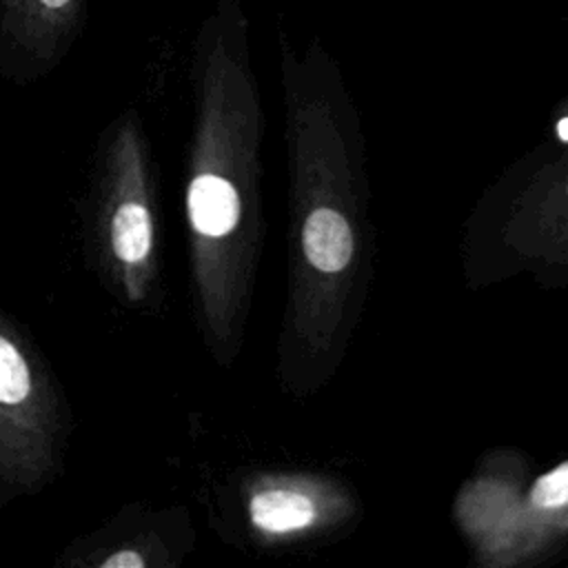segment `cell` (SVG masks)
Here are the masks:
<instances>
[{
	"instance_id": "1",
	"label": "cell",
	"mask_w": 568,
	"mask_h": 568,
	"mask_svg": "<svg viewBox=\"0 0 568 568\" xmlns=\"http://www.w3.org/2000/svg\"><path fill=\"white\" fill-rule=\"evenodd\" d=\"M71 408L31 335L0 308V510L64 470Z\"/></svg>"
},
{
	"instance_id": "2",
	"label": "cell",
	"mask_w": 568,
	"mask_h": 568,
	"mask_svg": "<svg viewBox=\"0 0 568 568\" xmlns=\"http://www.w3.org/2000/svg\"><path fill=\"white\" fill-rule=\"evenodd\" d=\"M93 246L115 293L144 304L158 275L151 151L140 118L122 113L100 146L93 189Z\"/></svg>"
},
{
	"instance_id": "3",
	"label": "cell",
	"mask_w": 568,
	"mask_h": 568,
	"mask_svg": "<svg viewBox=\"0 0 568 568\" xmlns=\"http://www.w3.org/2000/svg\"><path fill=\"white\" fill-rule=\"evenodd\" d=\"M87 0H0V69L16 82L51 71L75 42Z\"/></svg>"
},
{
	"instance_id": "4",
	"label": "cell",
	"mask_w": 568,
	"mask_h": 568,
	"mask_svg": "<svg viewBox=\"0 0 568 568\" xmlns=\"http://www.w3.org/2000/svg\"><path fill=\"white\" fill-rule=\"evenodd\" d=\"M160 517L149 508L135 506L118 513L104 526L75 539L58 566L73 568H151L162 564Z\"/></svg>"
},
{
	"instance_id": "5",
	"label": "cell",
	"mask_w": 568,
	"mask_h": 568,
	"mask_svg": "<svg viewBox=\"0 0 568 568\" xmlns=\"http://www.w3.org/2000/svg\"><path fill=\"white\" fill-rule=\"evenodd\" d=\"M186 215L202 244L222 242L240 224L242 204L235 184L204 164L191 175L186 189Z\"/></svg>"
},
{
	"instance_id": "6",
	"label": "cell",
	"mask_w": 568,
	"mask_h": 568,
	"mask_svg": "<svg viewBox=\"0 0 568 568\" xmlns=\"http://www.w3.org/2000/svg\"><path fill=\"white\" fill-rule=\"evenodd\" d=\"M302 242L308 262L326 273L344 268L353 253L351 229L346 220L331 209H317L308 215Z\"/></svg>"
},
{
	"instance_id": "7",
	"label": "cell",
	"mask_w": 568,
	"mask_h": 568,
	"mask_svg": "<svg viewBox=\"0 0 568 568\" xmlns=\"http://www.w3.org/2000/svg\"><path fill=\"white\" fill-rule=\"evenodd\" d=\"M313 504L291 490H266L251 499V519L268 532H286L304 528L313 521Z\"/></svg>"
},
{
	"instance_id": "8",
	"label": "cell",
	"mask_w": 568,
	"mask_h": 568,
	"mask_svg": "<svg viewBox=\"0 0 568 568\" xmlns=\"http://www.w3.org/2000/svg\"><path fill=\"white\" fill-rule=\"evenodd\" d=\"M532 504L541 508H559L568 504V462L541 475L532 486Z\"/></svg>"
},
{
	"instance_id": "9",
	"label": "cell",
	"mask_w": 568,
	"mask_h": 568,
	"mask_svg": "<svg viewBox=\"0 0 568 568\" xmlns=\"http://www.w3.org/2000/svg\"><path fill=\"white\" fill-rule=\"evenodd\" d=\"M557 133H559V138H561V140H566V142H568V118L559 120V124H557Z\"/></svg>"
}]
</instances>
